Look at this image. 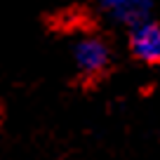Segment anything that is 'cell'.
Segmentation results:
<instances>
[{"label": "cell", "mask_w": 160, "mask_h": 160, "mask_svg": "<svg viewBox=\"0 0 160 160\" xmlns=\"http://www.w3.org/2000/svg\"><path fill=\"white\" fill-rule=\"evenodd\" d=\"M73 64L85 78H97L111 64V47L99 35H82L73 45Z\"/></svg>", "instance_id": "cell-1"}, {"label": "cell", "mask_w": 160, "mask_h": 160, "mask_svg": "<svg viewBox=\"0 0 160 160\" xmlns=\"http://www.w3.org/2000/svg\"><path fill=\"white\" fill-rule=\"evenodd\" d=\"M130 52L148 66L160 64V21L146 19L130 28Z\"/></svg>", "instance_id": "cell-2"}, {"label": "cell", "mask_w": 160, "mask_h": 160, "mask_svg": "<svg viewBox=\"0 0 160 160\" xmlns=\"http://www.w3.org/2000/svg\"><path fill=\"white\" fill-rule=\"evenodd\" d=\"M99 5L111 21L130 28L151 19L153 12V0H99Z\"/></svg>", "instance_id": "cell-3"}]
</instances>
